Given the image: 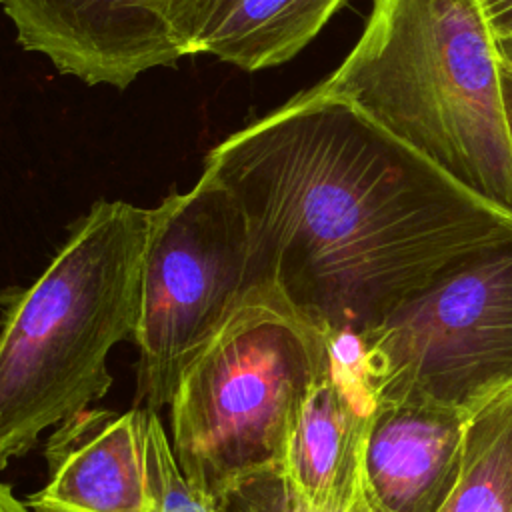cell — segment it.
I'll list each match as a JSON object with an SVG mask.
<instances>
[{
	"instance_id": "cell-1",
	"label": "cell",
	"mask_w": 512,
	"mask_h": 512,
	"mask_svg": "<svg viewBox=\"0 0 512 512\" xmlns=\"http://www.w3.org/2000/svg\"><path fill=\"white\" fill-rule=\"evenodd\" d=\"M204 172L244 214L258 282L332 332L360 336L512 242V214L312 88L214 146Z\"/></svg>"
},
{
	"instance_id": "cell-2",
	"label": "cell",
	"mask_w": 512,
	"mask_h": 512,
	"mask_svg": "<svg viewBox=\"0 0 512 512\" xmlns=\"http://www.w3.org/2000/svg\"><path fill=\"white\" fill-rule=\"evenodd\" d=\"M502 60L482 0H372L358 42L312 90L352 104L512 214Z\"/></svg>"
},
{
	"instance_id": "cell-3",
	"label": "cell",
	"mask_w": 512,
	"mask_h": 512,
	"mask_svg": "<svg viewBox=\"0 0 512 512\" xmlns=\"http://www.w3.org/2000/svg\"><path fill=\"white\" fill-rule=\"evenodd\" d=\"M154 208L98 200L26 288L4 294L0 466L112 386L106 360L134 338Z\"/></svg>"
},
{
	"instance_id": "cell-4",
	"label": "cell",
	"mask_w": 512,
	"mask_h": 512,
	"mask_svg": "<svg viewBox=\"0 0 512 512\" xmlns=\"http://www.w3.org/2000/svg\"><path fill=\"white\" fill-rule=\"evenodd\" d=\"M330 332L260 282L188 364L168 404L170 442L184 476L210 504L218 508L252 478L282 470Z\"/></svg>"
},
{
	"instance_id": "cell-5",
	"label": "cell",
	"mask_w": 512,
	"mask_h": 512,
	"mask_svg": "<svg viewBox=\"0 0 512 512\" xmlns=\"http://www.w3.org/2000/svg\"><path fill=\"white\" fill-rule=\"evenodd\" d=\"M154 210L134 334L138 398L152 410L170 404L188 364L260 284L244 214L208 172Z\"/></svg>"
},
{
	"instance_id": "cell-6",
	"label": "cell",
	"mask_w": 512,
	"mask_h": 512,
	"mask_svg": "<svg viewBox=\"0 0 512 512\" xmlns=\"http://www.w3.org/2000/svg\"><path fill=\"white\" fill-rule=\"evenodd\" d=\"M358 340L378 394L470 416L512 386V242L452 268Z\"/></svg>"
},
{
	"instance_id": "cell-7",
	"label": "cell",
	"mask_w": 512,
	"mask_h": 512,
	"mask_svg": "<svg viewBox=\"0 0 512 512\" xmlns=\"http://www.w3.org/2000/svg\"><path fill=\"white\" fill-rule=\"evenodd\" d=\"M378 394L356 334L330 332L306 392L282 472L308 512H346L362 488V456Z\"/></svg>"
},
{
	"instance_id": "cell-8",
	"label": "cell",
	"mask_w": 512,
	"mask_h": 512,
	"mask_svg": "<svg viewBox=\"0 0 512 512\" xmlns=\"http://www.w3.org/2000/svg\"><path fill=\"white\" fill-rule=\"evenodd\" d=\"M466 422L462 410L428 398L378 394L362 456L372 510L440 512L460 478Z\"/></svg>"
},
{
	"instance_id": "cell-9",
	"label": "cell",
	"mask_w": 512,
	"mask_h": 512,
	"mask_svg": "<svg viewBox=\"0 0 512 512\" xmlns=\"http://www.w3.org/2000/svg\"><path fill=\"white\" fill-rule=\"evenodd\" d=\"M50 480L34 512H154L146 464V408H84L46 442Z\"/></svg>"
},
{
	"instance_id": "cell-10",
	"label": "cell",
	"mask_w": 512,
	"mask_h": 512,
	"mask_svg": "<svg viewBox=\"0 0 512 512\" xmlns=\"http://www.w3.org/2000/svg\"><path fill=\"white\" fill-rule=\"evenodd\" d=\"M20 46L88 86L128 88L158 68L132 0H2Z\"/></svg>"
},
{
	"instance_id": "cell-11",
	"label": "cell",
	"mask_w": 512,
	"mask_h": 512,
	"mask_svg": "<svg viewBox=\"0 0 512 512\" xmlns=\"http://www.w3.org/2000/svg\"><path fill=\"white\" fill-rule=\"evenodd\" d=\"M346 0H234L204 44L246 72L292 60Z\"/></svg>"
},
{
	"instance_id": "cell-12",
	"label": "cell",
	"mask_w": 512,
	"mask_h": 512,
	"mask_svg": "<svg viewBox=\"0 0 512 512\" xmlns=\"http://www.w3.org/2000/svg\"><path fill=\"white\" fill-rule=\"evenodd\" d=\"M440 512H512V386L468 416L460 478Z\"/></svg>"
},
{
	"instance_id": "cell-13",
	"label": "cell",
	"mask_w": 512,
	"mask_h": 512,
	"mask_svg": "<svg viewBox=\"0 0 512 512\" xmlns=\"http://www.w3.org/2000/svg\"><path fill=\"white\" fill-rule=\"evenodd\" d=\"M234 0H132L156 66L200 54Z\"/></svg>"
},
{
	"instance_id": "cell-14",
	"label": "cell",
	"mask_w": 512,
	"mask_h": 512,
	"mask_svg": "<svg viewBox=\"0 0 512 512\" xmlns=\"http://www.w3.org/2000/svg\"><path fill=\"white\" fill-rule=\"evenodd\" d=\"M146 464L154 512H220L184 476L172 442L152 408H146Z\"/></svg>"
},
{
	"instance_id": "cell-15",
	"label": "cell",
	"mask_w": 512,
	"mask_h": 512,
	"mask_svg": "<svg viewBox=\"0 0 512 512\" xmlns=\"http://www.w3.org/2000/svg\"><path fill=\"white\" fill-rule=\"evenodd\" d=\"M498 40L512 34V0H482Z\"/></svg>"
},
{
	"instance_id": "cell-16",
	"label": "cell",
	"mask_w": 512,
	"mask_h": 512,
	"mask_svg": "<svg viewBox=\"0 0 512 512\" xmlns=\"http://www.w3.org/2000/svg\"><path fill=\"white\" fill-rule=\"evenodd\" d=\"M502 98H504V110H506V122L512 142V62L508 58L502 60Z\"/></svg>"
},
{
	"instance_id": "cell-17",
	"label": "cell",
	"mask_w": 512,
	"mask_h": 512,
	"mask_svg": "<svg viewBox=\"0 0 512 512\" xmlns=\"http://www.w3.org/2000/svg\"><path fill=\"white\" fill-rule=\"evenodd\" d=\"M0 512H34L28 502L16 498L12 488L8 484H2L0 488Z\"/></svg>"
},
{
	"instance_id": "cell-18",
	"label": "cell",
	"mask_w": 512,
	"mask_h": 512,
	"mask_svg": "<svg viewBox=\"0 0 512 512\" xmlns=\"http://www.w3.org/2000/svg\"><path fill=\"white\" fill-rule=\"evenodd\" d=\"M498 42H500V50H502V56L512 60V34H510V36H506V38H500Z\"/></svg>"
},
{
	"instance_id": "cell-19",
	"label": "cell",
	"mask_w": 512,
	"mask_h": 512,
	"mask_svg": "<svg viewBox=\"0 0 512 512\" xmlns=\"http://www.w3.org/2000/svg\"><path fill=\"white\" fill-rule=\"evenodd\" d=\"M508 60H510V58H508ZM510 62H512V60H510Z\"/></svg>"
}]
</instances>
